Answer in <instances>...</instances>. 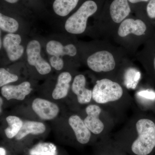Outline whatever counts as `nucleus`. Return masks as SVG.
<instances>
[{
	"label": "nucleus",
	"mask_w": 155,
	"mask_h": 155,
	"mask_svg": "<svg viewBox=\"0 0 155 155\" xmlns=\"http://www.w3.org/2000/svg\"><path fill=\"white\" fill-rule=\"evenodd\" d=\"M138 137L131 147L136 155H147L155 147V124L151 120L141 119L137 122Z\"/></svg>",
	"instance_id": "f257e3e1"
},
{
	"label": "nucleus",
	"mask_w": 155,
	"mask_h": 155,
	"mask_svg": "<svg viewBox=\"0 0 155 155\" xmlns=\"http://www.w3.org/2000/svg\"><path fill=\"white\" fill-rule=\"evenodd\" d=\"M97 10V6L94 1L88 0L83 3L75 13L67 19L65 28L72 34L83 33L87 27V19Z\"/></svg>",
	"instance_id": "f03ea898"
},
{
	"label": "nucleus",
	"mask_w": 155,
	"mask_h": 155,
	"mask_svg": "<svg viewBox=\"0 0 155 155\" xmlns=\"http://www.w3.org/2000/svg\"><path fill=\"white\" fill-rule=\"evenodd\" d=\"M123 93V89L119 84L104 78L96 81L92 91V98L98 104H106L119 100Z\"/></svg>",
	"instance_id": "7ed1b4c3"
},
{
	"label": "nucleus",
	"mask_w": 155,
	"mask_h": 155,
	"mask_svg": "<svg viewBox=\"0 0 155 155\" xmlns=\"http://www.w3.org/2000/svg\"><path fill=\"white\" fill-rule=\"evenodd\" d=\"M41 47L39 42L35 40L29 42L26 47V54L28 64L34 66L39 74L47 75L51 72L50 64L42 58L41 54Z\"/></svg>",
	"instance_id": "20e7f679"
},
{
	"label": "nucleus",
	"mask_w": 155,
	"mask_h": 155,
	"mask_svg": "<svg viewBox=\"0 0 155 155\" xmlns=\"http://www.w3.org/2000/svg\"><path fill=\"white\" fill-rule=\"evenodd\" d=\"M88 67L95 72H107L115 68L116 62L114 56L108 51H97L90 56L87 59Z\"/></svg>",
	"instance_id": "39448f33"
},
{
	"label": "nucleus",
	"mask_w": 155,
	"mask_h": 155,
	"mask_svg": "<svg viewBox=\"0 0 155 155\" xmlns=\"http://www.w3.org/2000/svg\"><path fill=\"white\" fill-rule=\"evenodd\" d=\"M22 39L18 34L8 33L4 37L3 45L9 60L15 61L22 57L24 48L20 45Z\"/></svg>",
	"instance_id": "423d86ee"
},
{
	"label": "nucleus",
	"mask_w": 155,
	"mask_h": 155,
	"mask_svg": "<svg viewBox=\"0 0 155 155\" xmlns=\"http://www.w3.org/2000/svg\"><path fill=\"white\" fill-rule=\"evenodd\" d=\"M32 108L41 119L44 120L54 119L60 111L58 106L54 103L39 98L34 100Z\"/></svg>",
	"instance_id": "0eeeda50"
},
{
	"label": "nucleus",
	"mask_w": 155,
	"mask_h": 155,
	"mask_svg": "<svg viewBox=\"0 0 155 155\" xmlns=\"http://www.w3.org/2000/svg\"><path fill=\"white\" fill-rule=\"evenodd\" d=\"M85 110L87 116L84 122L89 130L95 134L101 133L104 128V125L99 119L101 112V108L96 105H90L87 107Z\"/></svg>",
	"instance_id": "6e6552de"
},
{
	"label": "nucleus",
	"mask_w": 155,
	"mask_h": 155,
	"mask_svg": "<svg viewBox=\"0 0 155 155\" xmlns=\"http://www.w3.org/2000/svg\"><path fill=\"white\" fill-rule=\"evenodd\" d=\"M31 91L30 83L28 81H24L19 85H5L1 89L3 96L8 101L11 99L23 101Z\"/></svg>",
	"instance_id": "1a4fd4ad"
},
{
	"label": "nucleus",
	"mask_w": 155,
	"mask_h": 155,
	"mask_svg": "<svg viewBox=\"0 0 155 155\" xmlns=\"http://www.w3.org/2000/svg\"><path fill=\"white\" fill-rule=\"evenodd\" d=\"M146 29V25L140 19H127L123 20L120 24L118 33L122 37H125L131 33L140 36L144 34Z\"/></svg>",
	"instance_id": "9d476101"
},
{
	"label": "nucleus",
	"mask_w": 155,
	"mask_h": 155,
	"mask_svg": "<svg viewBox=\"0 0 155 155\" xmlns=\"http://www.w3.org/2000/svg\"><path fill=\"white\" fill-rule=\"evenodd\" d=\"M69 125L73 129L77 140L81 144H86L91 138V131L85 125L84 121L77 115L70 116Z\"/></svg>",
	"instance_id": "9b49d317"
},
{
	"label": "nucleus",
	"mask_w": 155,
	"mask_h": 155,
	"mask_svg": "<svg viewBox=\"0 0 155 155\" xmlns=\"http://www.w3.org/2000/svg\"><path fill=\"white\" fill-rule=\"evenodd\" d=\"M85 84L86 79L83 75L75 76L72 83V91L77 96L78 102L80 104L89 103L92 97V91L86 88Z\"/></svg>",
	"instance_id": "f8f14e48"
},
{
	"label": "nucleus",
	"mask_w": 155,
	"mask_h": 155,
	"mask_svg": "<svg viewBox=\"0 0 155 155\" xmlns=\"http://www.w3.org/2000/svg\"><path fill=\"white\" fill-rule=\"evenodd\" d=\"M46 51L50 56L61 58L64 56L74 57L77 54L76 48L73 44L64 46L60 42L55 40L48 42Z\"/></svg>",
	"instance_id": "ddd939ff"
},
{
	"label": "nucleus",
	"mask_w": 155,
	"mask_h": 155,
	"mask_svg": "<svg viewBox=\"0 0 155 155\" xmlns=\"http://www.w3.org/2000/svg\"><path fill=\"white\" fill-rule=\"evenodd\" d=\"M110 10L111 18L117 23L122 22L130 12L127 0H114L111 4Z\"/></svg>",
	"instance_id": "4468645a"
},
{
	"label": "nucleus",
	"mask_w": 155,
	"mask_h": 155,
	"mask_svg": "<svg viewBox=\"0 0 155 155\" xmlns=\"http://www.w3.org/2000/svg\"><path fill=\"white\" fill-rule=\"evenodd\" d=\"M72 76L69 72H63L58 76L57 83L53 91L52 97L55 100L65 97L68 94Z\"/></svg>",
	"instance_id": "2eb2a0df"
},
{
	"label": "nucleus",
	"mask_w": 155,
	"mask_h": 155,
	"mask_svg": "<svg viewBox=\"0 0 155 155\" xmlns=\"http://www.w3.org/2000/svg\"><path fill=\"white\" fill-rule=\"evenodd\" d=\"M45 130V126L41 122L26 121L23 123L21 129L15 137L17 140H19L30 134L35 135L41 134Z\"/></svg>",
	"instance_id": "dca6fc26"
},
{
	"label": "nucleus",
	"mask_w": 155,
	"mask_h": 155,
	"mask_svg": "<svg viewBox=\"0 0 155 155\" xmlns=\"http://www.w3.org/2000/svg\"><path fill=\"white\" fill-rule=\"evenodd\" d=\"M79 0H54L53 11L60 17H66L75 8Z\"/></svg>",
	"instance_id": "f3484780"
},
{
	"label": "nucleus",
	"mask_w": 155,
	"mask_h": 155,
	"mask_svg": "<svg viewBox=\"0 0 155 155\" xmlns=\"http://www.w3.org/2000/svg\"><path fill=\"white\" fill-rule=\"evenodd\" d=\"M9 126L5 130L6 136L9 139L13 138L19 133L23 125V122L17 116H10L6 118Z\"/></svg>",
	"instance_id": "a211bd4d"
},
{
	"label": "nucleus",
	"mask_w": 155,
	"mask_h": 155,
	"mask_svg": "<svg viewBox=\"0 0 155 155\" xmlns=\"http://www.w3.org/2000/svg\"><path fill=\"white\" fill-rule=\"evenodd\" d=\"M19 22L16 19L0 14V28L1 30L8 33H14L18 30Z\"/></svg>",
	"instance_id": "6ab92c4d"
},
{
	"label": "nucleus",
	"mask_w": 155,
	"mask_h": 155,
	"mask_svg": "<svg viewBox=\"0 0 155 155\" xmlns=\"http://www.w3.org/2000/svg\"><path fill=\"white\" fill-rule=\"evenodd\" d=\"M56 153L55 146L50 143H39L29 151L30 155H56Z\"/></svg>",
	"instance_id": "aec40b11"
},
{
	"label": "nucleus",
	"mask_w": 155,
	"mask_h": 155,
	"mask_svg": "<svg viewBox=\"0 0 155 155\" xmlns=\"http://www.w3.org/2000/svg\"><path fill=\"white\" fill-rule=\"evenodd\" d=\"M18 76L15 74L10 73L4 68L0 69V87L7 85L11 82H15L18 80Z\"/></svg>",
	"instance_id": "412c9836"
},
{
	"label": "nucleus",
	"mask_w": 155,
	"mask_h": 155,
	"mask_svg": "<svg viewBox=\"0 0 155 155\" xmlns=\"http://www.w3.org/2000/svg\"><path fill=\"white\" fill-rule=\"evenodd\" d=\"M49 61L51 66L58 71L61 70L64 67V62L62 58L51 56Z\"/></svg>",
	"instance_id": "4be33fe9"
},
{
	"label": "nucleus",
	"mask_w": 155,
	"mask_h": 155,
	"mask_svg": "<svg viewBox=\"0 0 155 155\" xmlns=\"http://www.w3.org/2000/svg\"><path fill=\"white\" fill-rule=\"evenodd\" d=\"M147 11L150 18H155V0H150L147 6Z\"/></svg>",
	"instance_id": "5701e85b"
},
{
	"label": "nucleus",
	"mask_w": 155,
	"mask_h": 155,
	"mask_svg": "<svg viewBox=\"0 0 155 155\" xmlns=\"http://www.w3.org/2000/svg\"><path fill=\"white\" fill-rule=\"evenodd\" d=\"M138 94L140 96L144 97L146 98L151 100L155 99V93L154 92L144 91L140 92Z\"/></svg>",
	"instance_id": "b1692460"
},
{
	"label": "nucleus",
	"mask_w": 155,
	"mask_h": 155,
	"mask_svg": "<svg viewBox=\"0 0 155 155\" xmlns=\"http://www.w3.org/2000/svg\"><path fill=\"white\" fill-rule=\"evenodd\" d=\"M130 3L135 4V3L140 2H147L149 0H128Z\"/></svg>",
	"instance_id": "393cba45"
},
{
	"label": "nucleus",
	"mask_w": 155,
	"mask_h": 155,
	"mask_svg": "<svg viewBox=\"0 0 155 155\" xmlns=\"http://www.w3.org/2000/svg\"><path fill=\"white\" fill-rule=\"evenodd\" d=\"M7 2L10 3V4H15L17 3L19 0H4Z\"/></svg>",
	"instance_id": "a878e982"
},
{
	"label": "nucleus",
	"mask_w": 155,
	"mask_h": 155,
	"mask_svg": "<svg viewBox=\"0 0 155 155\" xmlns=\"http://www.w3.org/2000/svg\"><path fill=\"white\" fill-rule=\"evenodd\" d=\"M0 155H6V151L2 147L0 148Z\"/></svg>",
	"instance_id": "bb28decb"
},
{
	"label": "nucleus",
	"mask_w": 155,
	"mask_h": 155,
	"mask_svg": "<svg viewBox=\"0 0 155 155\" xmlns=\"http://www.w3.org/2000/svg\"><path fill=\"white\" fill-rule=\"evenodd\" d=\"M154 69L155 70V57L154 58Z\"/></svg>",
	"instance_id": "cd10ccee"
},
{
	"label": "nucleus",
	"mask_w": 155,
	"mask_h": 155,
	"mask_svg": "<svg viewBox=\"0 0 155 155\" xmlns=\"http://www.w3.org/2000/svg\"><path fill=\"white\" fill-rule=\"evenodd\" d=\"M1 45H1V48H2V40H1Z\"/></svg>",
	"instance_id": "c85d7f7f"
}]
</instances>
